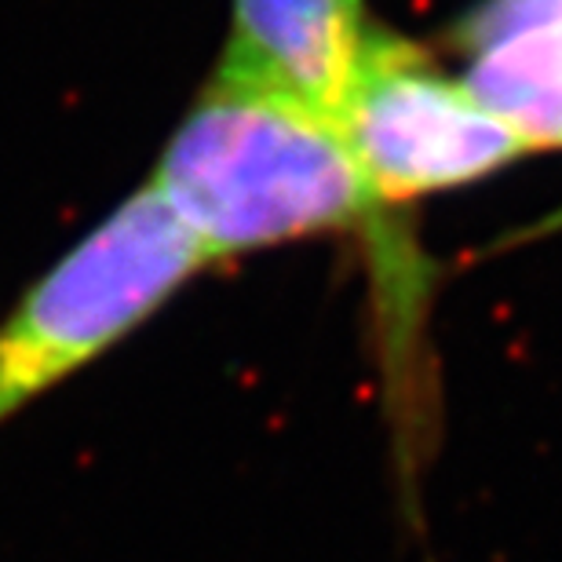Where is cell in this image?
<instances>
[{
    "label": "cell",
    "instance_id": "277c9868",
    "mask_svg": "<svg viewBox=\"0 0 562 562\" xmlns=\"http://www.w3.org/2000/svg\"><path fill=\"white\" fill-rule=\"evenodd\" d=\"M373 26L366 0H231L216 74L271 88L336 125Z\"/></svg>",
    "mask_w": 562,
    "mask_h": 562
},
{
    "label": "cell",
    "instance_id": "5b68a950",
    "mask_svg": "<svg viewBox=\"0 0 562 562\" xmlns=\"http://www.w3.org/2000/svg\"><path fill=\"white\" fill-rule=\"evenodd\" d=\"M446 44L526 154L562 150V0H475Z\"/></svg>",
    "mask_w": 562,
    "mask_h": 562
},
{
    "label": "cell",
    "instance_id": "3957f363",
    "mask_svg": "<svg viewBox=\"0 0 562 562\" xmlns=\"http://www.w3.org/2000/svg\"><path fill=\"white\" fill-rule=\"evenodd\" d=\"M336 128L384 212L482 183L530 157L464 77L380 22Z\"/></svg>",
    "mask_w": 562,
    "mask_h": 562
},
{
    "label": "cell",
    "instance_id": "6da1fadb",
    "mask_svg": "<svg viewBox=\"0 0 562 562\" xmlns=\"http://www.w3.org/2000/svg\"><path fill=\"white\" fill-rule=\"evenodd\" d=\"M146 187L209 267L387 227L340 128L289 95L216 70L168 136Z\"/></svg>",
    "mask_w": 562,
    "mask_h": 562
},
{
    "label": "cell",
    "instance_id": "7a4b0ae2",
    "mask_svg": "<svg viewBox=\"0 0 562 562\" xmlns=\"http://www.w3.org/2000/svg\"><path fill=\"white\" fill-rule=\"evenodd\" d=\"M205 267L190 234L143 183L0 322V424L114 351Z\"/></svg>",
    "mask_w": 562,
    "mask_h": 562
}]
</instances>
